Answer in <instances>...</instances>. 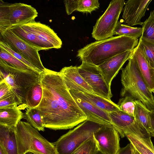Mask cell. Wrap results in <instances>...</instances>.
I'll return each mask as SVG.
<instances>
[{
  "instance_id": "31",
  "label": "cell",
  "mask_w": 154,
  "mask_h": 154,
  "mask_svg": "<svg viewBox=\"0 0 154 154\" xmlns=\"http://www.w3.org/2000/svg\"><path fill=\"white\" fill-rule=\"evenodd\" d=\"M134 100L131 96H126L120 99L117 105L121 110L134 117Z\"/></svg>"
},
{
  "instance_id": "9",
  "label": "cell",
  "mask_w": 154,
  "mask_h": 154,
  "mask_svg": "<svg viewBox=\"0 0 154 154\" xmlns=\"http://www.w3.org/2000/svg\"><path fill=\"white\" fill-rule=\"evenodd\" d=\"M124 0L110 2L104 13L98 19L93 26L92 37L97 41L113 36L120 15L125 5Z\"/></svg>"
},
{
  "instance_id": "2",
  "label": "cell",
  "mask_w": 154,
  "mask_h": 154,
  "mask_svg": "<svg viewBox=\"0 0 154 154\" xmlns=\"http://www.w3.org/2000/svg\"><path fill=\"white\" fill-rule=\"evenodd\" d=\"M138 40L125 35L112 36L87 45L78 50L77 57L82 62L98 66L114 56L133 50Z\"/></svg>"
},
{
  "instance_id": "5",
  "label": "cell",
  "mask_w": 154,
  "mask_h": 154,
  "mask_svg": "<svg viewBox=\"0 0 154 154\" xmlns=\"http://www.w3.org/2000/svg\"><path fill=\"white\" fill-rule=\"evenodd\" d=\"M0 81L3 80L25 105L26 96L30 89L40 82V74L35 71H27L7 65L0 60Z\"/></svg>"
},
{
  "instance_id": "18",
  "label": "cell",
  "mask_w": 154,
  "mask_h": 154,
  "mask_svg": "<svg viewBox=\"0 0 154 154\" xmlns=\"http://www.w3.org/2000/svg\"><path fill=\"white\" fill-rule=\"evenodd\" d=\"M131 57L148 86L152 92L154 91V68L150 65L138 43L134 49Z\"/></svg>"
},
{
  "instance_id": "17",
  "label": "cell",
  "mask_w": 154,
  "mask_h": 154,
  "mask_svg": "<svg viewBox=\"0 0 154 154\" xmlns=\"http://www.w3.org/2000/svg\"><path fill=\"white\" fill-rule=\"evenodd\" d=\"M60 72L69 90L94 94L91 87L79 74L78 67L72 66L64 67Z\"/></svg>"
},
{
  "instance_id": "7",
  "label": "cell",
  "mask_w": 154,
  "mask_h": 154,
  "mask_svg": "<svg viewBox=\"0 0 154 154\" xmlns=\"http://www.w3.org/2000/svg\"><path fill=\"white\" fill-rule=\"evenodd\" d=\"M18 25L25 31V41L39 51L61 48V40L48 26L35 21Z\"/></svg>"
},
{
  "instance_id": "4",
  "label": "cell",
  "mask_w": 154,
  "mask_h": 154,
  "mask_svg": "<svg viewBox=\"0 0 154 154\" xmlns=\"http://www.w3.org/2000/svg\"><path fill=\"white\" fill-rule=\"evenodd\" d=\"M19 154H57L53 143L44 138L28 122L20 121L15 128Z\"/></svg>"
},
{
  "instance_id": "37",
  "label": "cell",
  "mask_w": 154,
  "mask_h": 154,
  "mask_svg": "<svg viewBox=\"0 0 154 154\" xmlns=\"http://www.w3.org/2000/svg\"><path fill=\"white\" fill-rule=\"evenodd\" d=\"M134 148L130 143L125 146L121 148L116 154H134Z\"/></svg>"
},
{
  "instance_id": "8",
  "label": "cell",
  "mask_w": 154,
  "mask_h": 154,
  "mask_svg": "<svg viewBox=\"0 0 154 154\" xmlns=\"http://www.w3.org/2000/svg\"><path fill=\"white\" fill-rule=\"evenodd\" d=\"M36 9L21 3H8L0 0V28L8 29L34 21L37 17Z\"/></svg>"
},
{
  "instance_id": "16",
  "label": "cell",
  "mask_w": 154,
  "mask_h": 154,
  "mask_svg": "<svg viewBox=\"0 0 154 154\" xmlns=\"http://www.w3.org/2000/svg\"><path fill=\"white\" fill-rule=\"evenodd\" d=\"M133 50L127 51L114 56L98 66L109 86L110 87L113 79L126 61L131 57Z\"/></svg>"
},
{
  "instance_id": "40",
  "label": "cell",
  "mask_w": 154,
  "mask_h": 154,
  "mask_svg": "<svg viewBox=\"0 0 154 154\" xmlns=\"http://www.w3.org/2000/svg\"><path fill=\"white\" fill-rule=\"evenodd\" d=\"M94 154H105L99 149Z\"/></svg>"
},
{
  "instance_id": "23",
  "label": "cell",
  "mask_w": 154,
  "mask_h": 154,
  "mask_svg": "<svg viewBox=\"0 0 154 154\" xmlns=\"http://www.w3.org/2000/svg\"><path fill=\"white\" fill-rule=\"evenodd\" d=\"M83 93L90 102L108 113L120 110L117 104L111 100H109L91 93L85 92Z\"/></svg>"
},
{
  "instance_id": "14",
  "label": "cell",
  "mask_w": 154,
  "mask_h": 154,
  "mask_svg": "<svg viewBox=\"0 0 154 154\" xmlns=\"http://www.w3.org/2000/svg\"><path fill=\"white\" fill-rule=\"evenodd\" d=\"M119 134L113 127L103 125L94 132L98 149L105 154H116L120 148Z\"/></svg>"
},
{
  "instance_id": "38",
  "label": "cell",
  "mask_w": 154,
  "mask_h": 154,
  "mask_svg": "<svg viewBox=\"0 0 154 154\" xmlns=\"http://www.w3.org/2000/svg\"><path fill=\"white\" fill-rule=\"evenodd\" d=\"M150 116L152 127L154 132V110L151 111Z\"/></svg>"
},
{
  "instance_id": "26",
  "label": "cell",
  "mask_w": 154,
  "mask_h": 154,
  "mask_svg": "<svg viewBox=\"0 0 154 154\" xmlns=\"http://www.w3.org/2000/svg\"><path fill=\"white\" fill-rule=\"evenodd\" d=\"M25 118L33 127L39 131H45L42 115L38 109L28 108L25 113Z\"/></svg>"
},
{
  "instance_id": "3",
  "label": "cell",
  "mask_w": 154,
  "mask_h": 154,
  "mask_svg": "<svg viewBox=\"0 0 154 154\" xmlns=\"http://www.w3.org/2000/svg\"><path fill=\"white\" fill-rule=\"evenodd\" d=\"M128 60L126 67L122 69L121 96H131L140 101L150 110H154L152 92L141 76L133 58L131 57Z\"/></svg>"
},
{
  "instance_id": "34",
  "label": "cell",
  "mask_w": 154,
  "mask_h": 154,
  "mask_svg": "<svg viewBox=\"0 0 154 154\" xmlns=\"http://www.w3.org/2000/svg\"><path fill=\"white\" fill-rule=\"evenodd\" d=\"M0 47L2 48L6 51L13 55L14 57L27 66L41 74L38 70L31 63L23 56L13 50L6 42L1 39L0 41Z\"/></svg>"
},
{
  "instance_id": "32",
  "label": "cell",
  "mask_w": 154,
  "mask_h": 154,
  "mask_svg": "<svg viewBox=\"0 0 154 154\" xmlns=\"http://www.w3.org/2000/svg\"><path fill=\"white\" fill-rule=\"evenodd\" d=\"M99 7L100 3L98 0H79L76 11L91 13Z\"/></svg>"
},
{
  "instance_id": "20",
  "label": "cell",
  "mask_w": 154,
  "mask_h": 154,
  "mask_svg": "<svg viewBox=\"0 0 154 154\" xmlns=\"http://www.w3.org/2000/svg\"><path fill=\"white\" fill-rule=\"evenodd\" d=\"M134 117L140 127L150 135L153 132L150 116L151 111L140 101L135 100Z\"/></svg>"
},
{
  "instance_id": "27",
  "label": "cell",
  "mask_w": 154,
  "mask_h": 154,
  "mask_svg": "<svg viewBox=\"0 0 154 154\" xmlns=\"http://www.w3.org/2000/svg\"><path fill=\"white\" fill-rule=\"evenodd\" d=\"M142 33V28L132 27L119 21L114 30L115 34L137 38L141 36Z\"/></svg>"
},
{
  "instance_id": "39",
  "label": "cell",
  "mask_w": 154,
  "mask_h": 154,
  "mask_svg": "<svg viewBox=\"0 0 154 154\" xmlns=\"http://www.w3.org/2000/svg\"><path fill=\"white\" fill-rule=\"evenodd\" d=\"M0 154H7L4 148L1 145H0Z\"/></svg>"
},
{
  "instance_id": "30",
  "label": "cell",
  "mask_w": 154,
  "mask_h": 154,
  "mask_svg": "<svg viewBox=\"0 0 154 154\" xmlns=\"http://www.w3.org/2000/svg\"><path fill=\"white\" fill-rule=\"evenodd\" d=\"M138 44L151 66L154 68V43L140 37Z\"/></svg>"
},
{
  "instance_id": "42",
  "label": "cell",
  "mask_w": 154,
  "mask_h": 154,
  "mask_svg": "<svg viewBox=\"0 0 154 154\" xmlns=\"http://www.w3.org/2000/svg\"><path fill=\"white\" fill-rule=\"evenodd\" d=\"M150 135L154 137V132H153L150 134Z\"/></svg>"
},
{
  "instance_id": "15",
  "label": "cell",
  "mask_w": 154,
  "mask_h": 154,
  "mask_svg": "<svg viewBox=\"0 0 154 154\" xmlns=\"http://www.w3.org/2000/svg\"><path fill=\"white\" fill-rule=\"evenodd\" d=\"M152 0H130L125 3L122 10L123 22L132 26L142 25L141 18L145 14L148 6Z\"/></svg>"
},
{
  "instance_id": "25",
  "label": "cell",
  "mask_w": 154,
  "mask_h": 154,
  "mask_svg": "<svg viewBox=\"0 0 154 154\" xmlns=\"http://www.w3.org/2000/svg\"><path fill=\"white\" fill-rule=\"evenodd\" d=\"M0 60L9 66L16 69L25 71L38 72L1 47H0Z\"/></svg>"
},
{
  "instance_id": "11",
  "label": "cell",
  "mask_w": 154,
  "mask_h": 154,
  "mask_svg": "<svg viewBox=\"0 0 154 154\" xmlns=\"http://www.w3.org/2000/svg\"><path fill=\"white\" fill-rule=\"evenodd\" d=\"M79 72L92 88L94 93L111 100L110 87L105 82L98 66L82 62L78 67Z\"/></svg>"
},
{
  "instance_id": "6",
  "label": "cell",
  "mask_w": 154,
  "mask_h": 154,
  "mask_svg": "<svg viewBox=\"0 0 154 154\" xmlns=\"http://www.w3.org/2000/svg\"><path fill=\"white\" fill-rule=\"evenodd\" d=\"M103 125L86 120L61 136L53 144L57 154H71Z\"/></svg>"
},
{
  "instance_id": "1",
  "label": "cell",
  "mask_w": 154,
  "mask_h": 154,
  "mask_svg": "<svg viewBox=\"0 0 154 154\" xmlns=\"http://www.w3.org/2000/svg\"><path fill=\"white\" fill-rule=\"evenodd\" d=\"M40 82L43 96L36 108L42 115L45 128L55 130L67 129L87 120L60 72L46 69L40 74Z\"/></svg>"
},
{
  "instance_id": "28",
  "label": "cell",
  "mask_w": 154,
  "mask_h": 154,
  "mask_svg": "<svg viewBox=\"0 0 154 154\" xmlns=\"http://www.w3.org/2000/svg\"><path fill=\"white\" fill-rule=\"evenodd\" d=\"M142 38L154 43V10L151 11L149 17L142 25Z\"/></svg>"
},
{
  "instance_id": "13",
  "label": "cell",
  "mask_w": 154,
  "mask_h": 154,
  "mask_svg": "<svg viewBox=\"0 0 154 154\" xmlns=\"http://www.w3.org/2000/svg\"><path fill=\"white\" fill-rule=\"evenodd\" d=\"M69 91L78 106L86 116L87 120L103 125L113 127L109 113L90 102L82 93Z\"/></svg>"
},
{
  "instance_id": "22",
  "label": "cell",
  "mask_w": 154,
  "mask_h": 154,
  "mask_svg": "<svg viewBox=\"0 0 154 154\" xmlns=\"http://www.w3.org/2000/svg\"><path fill=\"white\" fill-rule=\"evenodd\" d=\"M125 136L140 154H154V146L150 137H141L131 134H126Z\"/></svg>"
},
{
  "instance_id": "33",
  "label": "cell",
  "mask_w": 154,
  "mask_h": 154,
  "mask_svg": "<svg viewBox=\"0 0 154 154\" xmlns=\"http://www.w3.org/2000/svg\"><path fill=\"white\" fill-rule=\"evenodd\" d=\"M22 104H23L22 100L13 91L9 94L0 98V109Z\"/></svg>"
},
{
  "instance_id": "29",
  "label": "cell",
  "mask_w": 154,
  "mask_h": 154,
  "mask_svg": "<svg viewBox=\"0 0 154 154\" xmlns=\"http://www.w3.org/2000/svg\"><path fill=\"white\" fill-rule=\"evenodd\" d=\"M98 149L93 136L87 140L71 154H94Z\"/></svg>"
},
{
  "instance_id": "19",
  "label": "cell",
  "mask_w": 154,
  "mask_h": 154,
  "mask_svg": "<svg viewBox=\"0 0 154 154\" xmlns=\"http://www.w3.org/2000/svg\"><path fill=\"white\" fill-rule=\"evenodd\" d=\"M15 128L0 125V145L7 154H19Z\"/></svg>"
},
{
  "instance_id": "43",
  "label": "cell",
  "mask_w": 154,
  "mask_h": 154,
  "mask_svg": "<svg viewBox=\"0 0 154 154\" xmlns=\"http://www.w3.org/2000/svg\"><path fill=\"white\" fill-rule=\"evenodd\" d=\"M152 92H153L154 94V91H152Z\"/></svg>"
},
{
  "instance_id": "24",
  "label": "cell",
  "mask_w": 154,
  "mask_h": 154,
  "mask_svg": "<svg viewBox=\"0 0 154 154\" xmlns=\"http://www.w3.org/2000/svg\"><path fill=\"white\" fill-rule=\"evenodd\" d=\"M43 96V89L40 82L34 85L26 96L25 107L35 108L40 103Z\"/></svg>"
},
{
  "instance_id": "36",
  "label": "cell",
  "mask_w": 154,
  "mask_h": 154,
  "mask_svg": "<svg viewBox=\"0 0 154 154\" xmlns=\"http://www.w3.org/2000/svg\"><path fill=\"white\" fill-rule=\"evenodd\" d=\"M13 91L10 86L5 81H0V98L11 94Z\"/></svg>"
},
{
  "instance_id": "21",
  "label": "cell",
  "mask_w": 154,
  "mask_h": 154,
  "mask_svg": "<svg viewBox=\"0 0 154 154\" xmlns=\"http://www.w3.org/2000/svg\"><path fill=\"white\" fill-rule=\"evenodd\" d=\"M24 118L25 114L17 107V104L0 109V125L15 127Z\"/></svg>"
},
{
  "instance_id": "35",
  "label": "cell",
  "mask_w": 154,
  "mask_h": 154,
  "mask_svg": "<svg viewBox=\"0 0 154 154\" xmlns=\"http://www.w3.org/2000/svg\"><path fill=\"white\" fill-rule=\"evenodd\" d=\"M79 0H64L66 11L68 15L71 14L73 12L76 11Z\"/></svg>"
},
{
  "instance_id": "41",
  "label": "cell",
  "mask_w": 154,
  "mask_h": 154,
  "mask_svg": "<svg viewBox=\"0 0 154 154\" xmlns=\"http://www.w3.org/2000/svg\"><path fill=\"white\" fill-rule=\"evenodd\" d=\"M134 154H140L136 150L134 149Z\"/></svg>"
},
{
  "instance_id": "12",
  "label": "cell",
  "mask_w": 154,
  "mask_h": 154,
  "mask_svg": "<svg viewBox=\"0 0 154 154\" xmlns=\"http://www.w3.org/2000/svg\"><path fill=\"white\" fill-rule=\"evenodd\" d=\"M113 126L123 138L127 134H133L140 137L148 138L150 135L144 131L137 122L134 117L120 110L109 113Z\"/></svg>"
},
{
  "instance_id": "10",
  "label": "cell",
  "mask_w": 154,
  "mask_h": 154,
  "mask_svg": "<svg viewBox=\"0 0 154 154\" xmlns=\"http://www.w3.org/2000/svg\"><path fill=\"white\" fill-rule=\"evenodd\" d=\"M1 39L6 42L14 51L23 56L39 71L46 69L43 65L37 48L30 45L16 35L9 28H0Z\"/></svg>"
}]
</instances>
